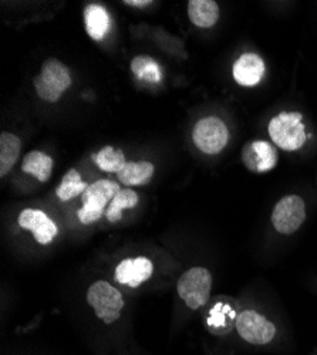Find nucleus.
Here are the masks:
<instances>
[{
  "instance_id": "dca6fc26",
  "label": "nucleus",
  "mask_w": 317,
  "mask_h": 355,
  "mask_svg": "<svg viewBox=\"0 0 317 355\" xmlns=\"http://www.w3.org/2000/svg\"><path fill=\"white\" fill-rule=\"evenodd\" d=\"M22 141L12 132L0 135V176H6L20 157Z\"/></svg>"
},
{
  "instance_id": "4468645a",
  "label": "nucleus",
  "mask_w": 317,
  "mask_h": 355,
  "mask_svg": "<svg viewBox=\"0 0 317 355\" xmlns=\"http://www.w3.org/2000/svg\"><path fill=\"white\" fill-rule=\"evenodd\" d=\"M188 16L196 27L209 28L219 20V6L214 0H191Z\"/></svg>"
},
{
  "instance_id": "6e6552de",
  "label": "nucleus",
  "mask_w": 317,
  "mask_h": 355,
  "mask_svg": "<svg viewBox=\"0 0 317 355\" xmlns=\"http://www.w3.org/2000/svg\"><path fill=\"white\" fill-rule=\"evenodd\" d=\"M237 331L249 344L265 345L275 338L276 327L255 310H245L237 317Z\"/></svg>"
},
{
  "instance_id": "7ed1b4c3",
  "label": "nucleus",
  "mask_w": 317,
  "mask_h": 355,
  "mask_svg": "<svg viewBox=\"0 0 317 355\" xmlns=\"http://www.w3.org/2000/svg\"><path fill=\"white\" fill-rule=\"evenodd\" d=\"M71 85L69 69L57 58H49L42 66V73L35 78L37 96L47 103H57Z\"/></svg>"
},
{
  "instance_id": "4be33fe9",
  "label": "nucleus",
  "mask_w": 317,
  "mask_h": 355,
  "mask_svg": "<svg viewBox=\"0 0 317 355\" xmlns=\"http://www.w3.org/2000/svg\"><path fill=\"white\" fill-rule=\"evenodd\" d=\"M124 5L132 6V8H146V6L151 5V2L150 0H126Z\"/></svg>"
},
{
  "instance_id": "6ab92c4d",
  "label": "nucleus",
  "mask_w": 317,
  "mask_h": 355,
  "mask_svg": "<svg viewBox=\"0 0 317 355\" xmlns=\"http://www.w3.org/2000/svg\"><path fill=\"white\" fill-rule=\"evenodd\" d=\"M138 205V193L132 189H121L117 195L114 196L108 208L105 211L107 220L115 223L121 220L124 209H132Z\"/></svg>"
},
{
  "instance_id": "f257e3e1",
  "label": "nucleus",
  "mask_w": 317,
  "mask_h": 355,
  "mask_svg": "<svg viewBox=\"0 0 317 355\" xmlns=\"http://www.w3.org/2000/svg\"><path fill=\"white\" fill-rule=\"evenodd\" d=\"M300 112H280L273 116L268 132L276 146L283 151H296L306 142V127L302 123Z\"/></svg>"
},
{
  "instance_id": "f03ea898",
  "label": "nucleus",
  "mask_w": 317,
  "mask_h": 355,
  "mask_svg": "<svg viewBox=\"0 0 317 355\" xmlns=\"http://www.w3.org/2000/svg\"><path fill=\"white\" fill-rule=\"evenodd\" d=\"M121 191L117 182L110 180H100L89 185L81 195L83 206L77 216L83 225H92L97 222L107 211V205L111 203L114 196Z\"/></svg>"
},
{
  "instance_id": "2eb2a0df",
  "label": "nucleus",
  "mask_w": 317,
  "mask_h": 355,
  "mask_svg": "<svg viewBox=\"0 0 317 355\" xmlns=\"http://www.w3.org/2000/svg\"><path fill=\"white\" fill-rule=\"evenodd\" d=\"M154 175V165L151 162H127L117 173L119 181L126 187L146 185Z\"/></svg>"
},
{
  "instance_id": "f8f14e48",
  "label": "nucleus",
  "mask_w": 317,
  "mask_h": 355,
  "mask_svg": "<svg viewBox=\"0 0 317 355\" xmlns=\"http://www.w3.org/2000/svg\"><path fill=\"white\" fill-rule=\"evenodd\" d=\"M234 80L242 87H255L265 76V63L256 53H243L234 64Z\"/></svg>"
},
{
  "instance_id": "9d476101",
  "label": "nucleus",
  "mask_w": 317,
  "mask_h": 355,
  "mask_svg": "<svg viewBox=\"0 0 317 355\" xmlns=\"http://www.w3.org/2000/svg\"><path fill=\"white\" fill-rule=\"evenodd\" d=\"M154 272L153 261L148 257H134L124 259L115 269V280L120 284L130 286L132 288L146 283Z\"/></svg>"
},
{
  "instance_id": "20e7f679",
  "label": "nucleus",
  "mask_w": 317,
  "mask_h": 355,
  "mask_svg": "<svg viewBox=\"0 0 317 355\" xmlns=\"http://www.w3.org/2000/svg\"><path fill=\"white\" fill-rule=\"evenodd\" d=\"M212 288V275L205 268H192L187 270L177 283L180 297L191 310H198L207 304Z\"/></svg>"
},
{
  "instance_id": "ddd939ff",
  "label": "nucleus",
  "mask_w": 317,
  "mask_h": 355,
  "mask_svg": "<svg viewBox=\"0 0 317 355\" xmlns=\"http://www.w3.org/2000/svg\"><path fill=\"white\" fill-rule=\"evenodd\" d=\"M84 24L85 32L93 40H103L110 31V16L105 8L101 5H89L84 9Z\"/></svg>"
},
{
  "instance_id": "aec40b11",
  "label": "nucleus",
  "mask_w": 317,
  "mask_h": 355,
  "mask_svg": "<svg viewBox=\"0 0 317 355\" xmlns=\"http://www.w3.org/2000/svg\"><path fill=\"white\" fill-rule=\"evenodd\" d=\"M87 188L89 185L81 180V175L77 172V169H70L63 176L62 184L57 188L55 195L62 202H67L78 195H83Z\"/></svg>"
},
{
  "instance_id": "9b49d317",
  "label": "nucleus",
  "mask_w": 317,
  "mask_h": 355,
  "mask_svg": "<svg viewBox=\"0 0 317 355\" xmlns=\"http://www.w3.org/2000/svg\"><path fill=\"white\" fill-rule=\"evenodd\" d=\"M242 158L250 171L268 172L277 164V151L271 142L253 141L243 148Z\"/></svg>"
},
{
  "instance_id": "a211bd4d",
  "label": "nucleus",
  "mask_w": 317,
  "mask_h": 355,
  "mask_svg": "<svg viewBox=\"0 0 317 355\" xmlns=\"http://www.w3.org/2000/svg\"><path fill=\"white\" fill-rule=\"evenodd\" d=\"M131 71L138 80L151 84H158L162 78L158 63L150 55L141 54L134 57L131 60Z\"/></svg>"
},
{
  "instance_id": "f3484780",
  "label": "nucleus",
  "mask_w": 317,
  "mask_h": 355,
  "mask_svg": "<svg viewBox=\"0 0 317 355\" xmlns=\"http://www.w3.org/2000/svg\"><path fill=\"white\" fill-rule=\"evenodd\" d=\"M22 169L26 173H31L40 182H47L53 171V159L40 151L28 153L22 162Z\"/></svg>"
},
{
  "instance_id": "423d86ee",
  "label": "nucleus",
  "mask_w": 317,
  "mask_h": 355,
  "mask_svg": "<svg viewBox=\"0 0 317 355\" xmlns=\"http://www.w3.org/2000/svg\"><path fill=\"white\" fill-rule=\"evenodd\" d=\"M192 139L200 153L214 155L219 154L226 146L229 131L221 118L207 116L195 124Z\"/></svg>"
},
{
  "instance_id": "1a4fd4ad",
  "label": "nucleus",
  "mask_w": 317,
  "mask_h": 355,
  "mask_svg": "<svg viewBox=\"0 0 317 355\" xmlns=\"http://www.w3.org/2000/svg\"><path fill=\"white\" fill-rule=\"evenodd\" d=\"M17 223L20 227L31 230L40 245H49L55 238L59 229L57 225L43 212L37 209H24L20 212Z\"/></svg>"
},
{
  "instance_id": "412c9836",
  "label": "nucleus",
  "mask_w": 317,
  "mask_h": 355,
  "mask_svg": "<svg viewBox=\"0 0 317 355\" xmlns=\"http://www.w3.org/2000/svg\"><path fill=\"white\" fill-rule=\"evenodd\" d=\"M97 166L105 172L119 173L127 164L126 155L123 151L114 150L112 146H104L93 157Z\"/></svg>"
},
{
  "instance_id": "39448f33",
  "label": "nucleus",
  "mask_w": 317,
  "mask_h": 355,
  "mask_svg": "<svg viewBox=\"0 0 317 355\" xmlns=\"http://www.w3.org/2000/svg\"><path fill=\"white\" fill-rule=\"evenodd\" d=\"M87 303L94 309L96 315L105 324L117 321L126 304L123 294L104 280H98L89 287Z\"/></svg>"
},
{
  "instance_id": "0eeeda50",
  "label": "nucleus",
  "mask_w": 317,
  "mask_h": 355,
  "mask_svg": "<svg viewBox=\"0 0 317 355\" xmlns=\"http://www.w3.org/2000/svg\"><path fill=\"white\" fill-rule=\"evenodd\" d=\"M306 219L305 200L298 195H287L282 198L273 208L272 225L280 234H292Z\"/></svg>"
}]
</instances>
